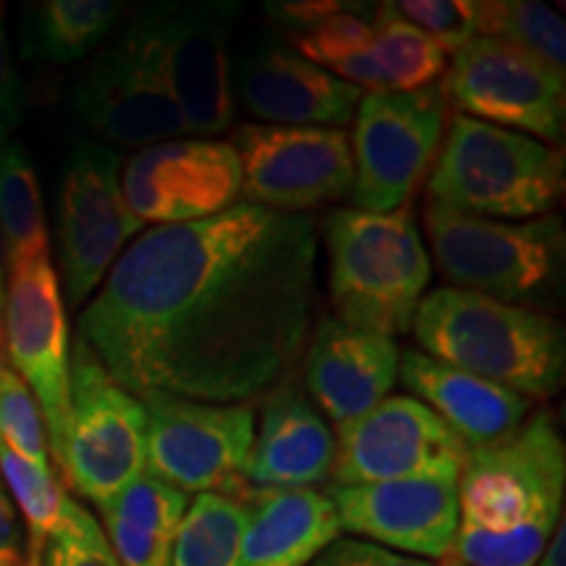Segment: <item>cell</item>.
<instances>
[{"mask_svg":"<svg viewBox=\"0 0 566 566\" xmlns=\"http://www.w3.org/2000/svg\"><path fill=\"white\" fill-rule=\"evenodd\" d=\"M317 247L315 216L247 202L155 226L113 263L76 336L137 399L252 405L300 365Z\"/></svg>","mask_w":566,"mask_h":566,"instance_id":"cell-1","label":"cell"},{"mask_svg":"<svg viewBox=\"0 0 566 566\" xmlns=\"http://www.w3.org/2000/svg\"><path fill=\"white\" fill-rule=\"evenodd\" d=\"M566 446L554 412L467 451L457 478L459 530L451 556L467 566H535L564 520Z\"/></svg>","mask_w":566,"mask_h":566,"instance_id":"cell-2","label":"cell"},{"mask_svg":"<svg viewBox=\"0 0 566 566\" xmlns=\"http://www.w3.org/2000/svg\"><path fill=\"white\" fill-rule=\"evenodd\" d=\"M420 352L535 401L554 399L566 380V331L551 313L436 289L417 307Z\"/></svg>","mask_w":566,"mask_h":566,"instance_id":"cell-3","label":"cell"},{"mask_svg":"<svg viewBox=\"0 0 566 566\" xmlns=\"http://www.w3.org/2000/svg\"><path fill=\"white\" fill-rule=\"evenodd\" d=\"M323 239L334 317L391 338L409 334L430 286V254L412 202L391 212L334 210Z\"/></svg>","mask_w":566,"mask_h":566,"instance_id":"cell-4","label":"cell"},{"mask_svg":"<svg viewBox=\"0 0 566 566\" xmlns=\"http://www.w3.org/2000/svg\"><path fill=\"white\" fill-rule=\"evenodd\" d=\"M424 231L451 289L537 313L562 304L566 231L558 216L495 221L428 202Z\"/></svg>","mask_w":566,"mask_h":566,"instance_id":"cell-5","label":"cell"},{"mask_svg":"<svg viewBox=\"0 0 566 566\" xmlns=\"http://www.w3.org/2000/svg\"><path fill=\"white\" fill-rule=\"evenodd\" d=\"M564 189L562 147L459 113L436 155L428 202L495 221H530L554 216Z\"/></svg>","mask_w":566,"mask_h":566,"instance_id":"cell-6","label":"cell"},{"mask_svg":"<svg viewBox=\"0 0 566 566\" xmlns=\"http://www.w3.org/2000/svg\"><path fill=\"white\" fill-rule=\"evenodd\" d=\"M63 480L97 509L147 470V409L105 370L80 336L71 344Z\"/></svg>","mask_w":566,"mask_h":566,"instance_id":"cell-7","label":"cell"},{"mask_svg":"<svg viewBox=\"0 0 566 566\" xmlns=\"http://www.w3.org/2000/svg\"><path fill=\"white\" fill-rule=\"evenodd\" d=\"M242 11L237 0H155L132 13L195 137L231 126V34Z\"/></svg>","mask_w":566,"mask_h":566,"instance_id":"cell-8","label":"cell"},{"mask_svg":"<svg viewBox=\"0 0 566 566\" xmlns=\"http://www.w3.org/2000/svg\"><path fill=\"white\" fill-rule=\"evenodd\" d=\"M446 116L449 97L441 82L415 92L363 95L349 137L354 210L391 212L412 202L441 150Z\"/></svg>","mask_w":566,"mask_h":566,"instance_id":"cell-9","label":"cell"},{"mask_svg":"<svg viewBox=\"0 0 566 566\" xmlns=\"http://www.w3.org/2000/svg\"><path fill=\"white\" fill-rule=\"evenodd\" d=\"M122 155L95 139H76L61 176L59 260L71 307H82L145 223L122 192Z\"/></svg>","mask_w":566,"mask_h":566,"instance_id":"cell-10","label":"cell"},{"mask_svg":"<svg viewBox=\"0 0 566 566\" xmlns=\"http://www.w3.org/2000/svg\"><path fill=\"white\" fill-rule=\"evenodd\" d=\"M147 409V472L184 493H247L244 467L254 443V407L212 405L153 394Z\"/></svg>","mask_w":566,"mask_h":566,"instance_id":"cell-11","label":"cell"},{"mask_svg":"<svg viewBox=\"0 0 566 566\" xmlns=\"http://www.w3.org/2000/svg\"><path fill=\"white\" fill-rule=\"evenodd\" d=\"M71 111L84 129L113 145L145 150L187 134L160 63L134 19L74 84Z\"/></svg>","mask_w":566,"mask_h":566,"instance_id":"cell-12","label":"cell"},{"mask_svg":"<svg viewBox=\"0 0 566 566\" xmlns=\"http://www.w3.org/2000/svg\"><path fill=\"white\" fill-rule=\"evenodd\" d=\"M231 145L242 163L247 205L307 212L352 192L354 160L344 129L242 124Z\"/></svg>","mask_w":566,"mask_h":566,"instance_id":"cell-13","label":"cell"},{"mask_svg":"<svg viewBox=\"0 0 566 566\" xmlns=\"http://www.w3.org/2000/svg\"><path fill=\"white\" fill-rule=\"evenodd\" d=\"M467 446L415 396H386L370 412L336 428L334 485L388 483L409 478L457 480Z\"/></svg>","mask_w":566,"mask_h":566,"instance_id":"cell-14","label":"cell"},{"mask_svg":"<svg viewBox=\"0 0 566 566\" xmlns=\"http://www.w3.org/2000/svg\"><path fill=\"white\" fill-rule=\"evenodd\" d=\"M441 84L462 116L562 147L566 84L506 42L472 38L454 53Z\"/></svg>","mask_w":566,"mask_h":566,"instance_id":"cell-15","label":"cell"},{"mask_svg":"<svg viewBox=\"0 0 566 566\" xmlns=\"http://www.w3.org/2000/svg\"><path fill=\"white\" fill-rule=\"evenodd\" d=\"M3 342L11 370L24 380L45 422L48 451L59 454L69 420L71 338L66 302L51 258L11 268L6 275Z\"/></svg>","mask_w":566,"mask_h":566,"instance_id":"cell-16","label":"cell"},{"mask_svg":"<svg viewBox=\"0 0 566 566\" xmlns=\"http://www.w3.org/2000/svg\"><path fill=\"white\" fill-rule=\"evenodd\" d=\"M122 192L142 223L205 221L237 205L242 163L231 142L223 139L160 142L124 163Z\"/></svg>","mask_w":566,"mask_h":566,"instance_id":"cell-17","label":"cell"},{"mask_svg":"<svg viewBox=\"0 0 566 566\" xmlns=\"http://www.w3.org/2000/svg\"><path fill=\"white\" fill-rule=\"evenodd\" d=\"M231 95L263 124L342 129L365 92L315 66L279 34H258L231 55Z\"/></svg>","mask_w":566,"mask_h":566,"instance_id":"cell-18","label":"cell"},{"mask_svg":"<svg viewBox=\"0 0 566 566\" xmlns=\"http://www.w3.org/2000/svg\"><path fill=\"white\" fill-rule=\"evenodd\" d=\"M328 499L342 530L394 554L441 562L454 546L459 499L457 480L451 478L331 485Z\"/></svg>","mask_w":566,"mask_h":566,"instance_id":"cell-19","label":"cell"},{"mask_svg":"<svg viewBox=\"0 0 566 566\" xmlns=\"http://www.w3.org/2000/svg\"><path fill=\"white\" fill-rule=\"evenodd\" d=\"M399 357L391 336L325 315L310 338L304 384L325 417L342 428L391 396L399 380Z\"/></svg>","mask_w":566,"mask_h":566,"instance_id":"cell-20","label":"cell"},{"mask_svg":"<svg viewBox=\"0 0 566 566\" xmlns=\"http://www.w3.org/2000/svg\"><path fill=\"white\" fill-rule=\"evenodd\" d=\"M336 436L292 378L265 394L263 420L244 467L254 491H300L331 478Z\"/></svg>","mask_w":566,"mask_h":566,"instance_id":"cell-21","label":"cell"},{"mask_svg":"<svg viewBox=\"0 0 566 566\" xmlns=\"http://www.w3.org/2000/svg\"><path fill=\"white\" fill-rule=\"evenodd\" d=\"M399 378L409 396L433 409L467 449H480L512 433L533 412V401L478 375L407 349L399 357Z\"/></svg>","mask_w":566,"mask_h":566,"instance_id":"cell-22","label":"cell"},{"mask_svg":"<svg viewBox=\"0 0 566 566\" xmlns=\"http://www.w3.org/2000/svg\"><path fill=\"white\" fill-rule=\"evenodd\" d=\"M242 566H310L342 525L334 501L315 488L300 491H247Z\"/></svg>","mask_w":566,"mask_h":566,"instance_id":"cell-23","label":"cell"},{"mask_svg":"<svg viewBox=\"0 0 566 566\" xmlns=\"http://www.w3.org/2000/svg\"><path fill=\"white\" fill-rule=\"evenodd\" d=\"M126 3L116 0H38L21 9V59L40 66H71L108 38Z\"/></svg>","mask_w":566,"mask_h":566,"instance_id":"cell-24","label":"cell"},{"mask_svg":"<svg viewBox=\"0 0 566 566\" xmlns=\"http://www.w3.org/2000/svg\"><path fill=\"white\" fill-rule=\"evenodd\" d=\"M0 231L6 247V275L17 265L51 258V233L42 208L38 168L19 139H9L0 150Z\"/></svg>","mask_w":566,"mask_h":566,"instance_id":"cell-25","label":"cell"},{"mask_svg":"<svg viewBox=\"0 0 566 566\" xmlns=\"http://www.w3.org/2000/svg\"><path fill=\"white\" fill-rule=\"evenodd\" d=\"M475 32L478 38L506 42L558 84H566V24L551 6L537 0H480Z\"/></svg>","mask_w":566,"mask_h":566,"instance_id":"cell-26","label":"cell"},{"mask_svg":"<svg viewBox=\"0 0 566 566\" xmlns=\"http://www.w3.org/2000/svg\"><path fill=\"white\" fill-rule=\"evenodd\" d=\"M247 504L221 493L189 501L174 543V566H242Z\"/></svg>","mask_w":566,"mask_h":566,"instance_id":"cell-27","label":"cell"},{"mask_svg":"<svg viewBox=\"0 0 566 566\" xmlns=\"http://www.w3.org/2000/svg\"><path fill=\"white\" fill-rule=\"evenodd\" d=\"M373 53L384 69L388 92H415L438 82L449 53L396 13L394 3H375Z\"/></svg>","mask_w":566,"mask_h":566,"instance_id":"cell-28","label":"cell"},{"mask_svg":"<svg viewBox=\"0 0 566 566\" xmlns=\"http://www.w3.org/2000/svg\"><path fill=\"white\" fill-rule=\"evenodd\" d=\"M0 478L11 488L13 501L27 520V533H30V543L24 551L27 566H40L42 551H45L48 537L59 527L69 495L63 493L53 470H40V467L24 462L3 443H0Z\"/></svg>","mask_w":566,"mask_h":566,"instance_id":"cell-29","label":"cell"},{"mask_svg":"<svg viewBox=\"0 0 566 566\" xmlns=\"http://www.w3.org/2000/svg\"><path fill=\"white\" fill-rule=\"evenodd\" d=\"M187 509V493L145 470L116 499L101 506V514L116 516V520L126 522L134 530H142V533L176 541Z\"/></svg>","mask_w":566,"mask_h":566,"instance_id":"cell-30","label":"cell"},{"mask_svg":"<svg viewBox=\"0 0 566 566\" xmlns=\"http://www.w3.org/2000/svg\"><path fill=\"white\" fill-rule=\"evenodd\" d=\"M375 3H349L315 30L294 34V51L328 71L334 63L373 51Z\"/></svg>","mask_w":566,"mask_h":566,"instance_id":"cell-31","label":"cell"},{"mask_svg":"<svg viewBox=\"0 0 566 566\" xmlns=\"http://www.w3.org/2000/svg\"><path fill=\"white\" fill-rule=\"evenodd\" d=\"M0 443L24 462L51 470L42 412L30 388L11 367L0 370Z\"/></svg>","mask_w":566,"mask_h":566,"instance_id":"cell-32","label":"cell"},{"mask_svg":"<svg viewBox=\"0 0 566 566\" xmlns=\"http://www.w3.org/2000/svg\"><path fill=\"white\" fill-rule=\"evenodd\" d=\"M40 566H122L97 520L80 501L66 499L63 516L48 537Z\"/></svg>","mask_w":566,"mask_h":566,"instance_id":"cell-33","label":"cell"},{"mask_svg":"<svg viewBox=\"0 0 566 566\" xmlns=\"http://www.w3.org/2000/svg\"><path fill=\"white\" fill-rule=\"evenodd\" d=\"M396 13L430 34L446 53H457L475 32V3L470 0H405L394 3Z\"/></svg>","mask_w":566,"mask_h":566,"instance_id":"cell-34","label":"cell"},{"mask_svg":"<svg viewBox=\"0 0 566 566\" xmlns=\"http://www.w3.org/2000/svg\"><path fill=\"white\" fill-rule=\"evenodd\" d=\"M310 566H436L422 558L401 556L394 551L359 541V537H338Z\"/></svg>","mask_w":566,"mask_h":566,"instance_id":"cell-35","label":"cell"},{"mask_svg":"<svg viewBox=\"0 0 566 566\" xmlns=\"http://www.w3.org/2000/svg\"><path fill=\"white\" fill-rule=\"evenodd\" d=\"M24 82H21L17 63H13L9 32H6V6L0 3V132L11 137V132L17 129L21 116H24Z\"/></svg>","mask_w":566,"mask_h":566,"instance_id":"cell-36","label":"cell"},{"mask_svg":"<svg viewBox=\"0 0 566 566\" xmlns=\"http://www.w3.org/2000/svg\"><path fill=\"white\" fill-rule=\"evenodd\" d=\"M349 3H338V0H271L263 9L271 19L279 21L281 27L292 32H307L323 24L325 19L336 17Z\"/></svg>","mask_w":566,"mask_h":566,"instance_id":"cell-37","label":"cell"},{"mask_svg":"<svg viewBox=\"0 0 566 566\" xmlns=\"http://www.w3.org/2000/svg\"><path fill=\"white\" fill-rule=\"evenodd\" d=\"M0 566H27L17 509L6 493L3 480H0Z\"/></svg>","mask_w":566,"mask_h":566,"instance_id":"cell-38","label":"cell"},{"mask_svg":"<svg viewBox=\"0 0 566 566\" xmlns=\"http://www.w3.org/2000/svg\"><path fill=\"white\" fill-rule=\"evenodd\" d=\"M535 566H566V530L564 520L558 522L554 537L548 541V546L543 548L541 558H537Z\"/></svg>","mask_w":566,"mask_h":566,"instance_id":"cell-39","label":"cell"},{"mask_svg":"<svg viewBox=\"0 0 566 566\" xmlns=\"http://www.w3.org/2000/svg\"><path fill=\"white\" fill-rule=\"evenodd\" d=\"M11 137L0 132V150ZM3 300H6V247H3V231H0V323H3Z\"/></svg>","mask_w":566,"mask_h":566,"instance_id":"cell-40","label":"cell"},{"mask_svg":"<svg viewBox=\"0 0 566 566\" xmlns=\"http://www.w3.org/2000/svg\"><path fill=\"white\" fill-rule=\"evenodd\" d=\"M436 566H467V564H462L459 562V558H454V556H446V558H441V564H436Z\"/></svg>","mask_w":566,"mask_h":566,"instance_id":"cell-41","label":"cell"},{"mask_svg":"<svg viewBox=\"0 0 566 566\" xmlns=\"http://www.w3.org/2000/svg\"><path fill=\"white\" fill-rule=\"evenodd\" d=\"M3 354H6V342H3V323H0V370H3Z\"/></svg>","mask_w":566,"mask_h":566,"instance_id":"cell-42","label":"cell"}]
</instances>
